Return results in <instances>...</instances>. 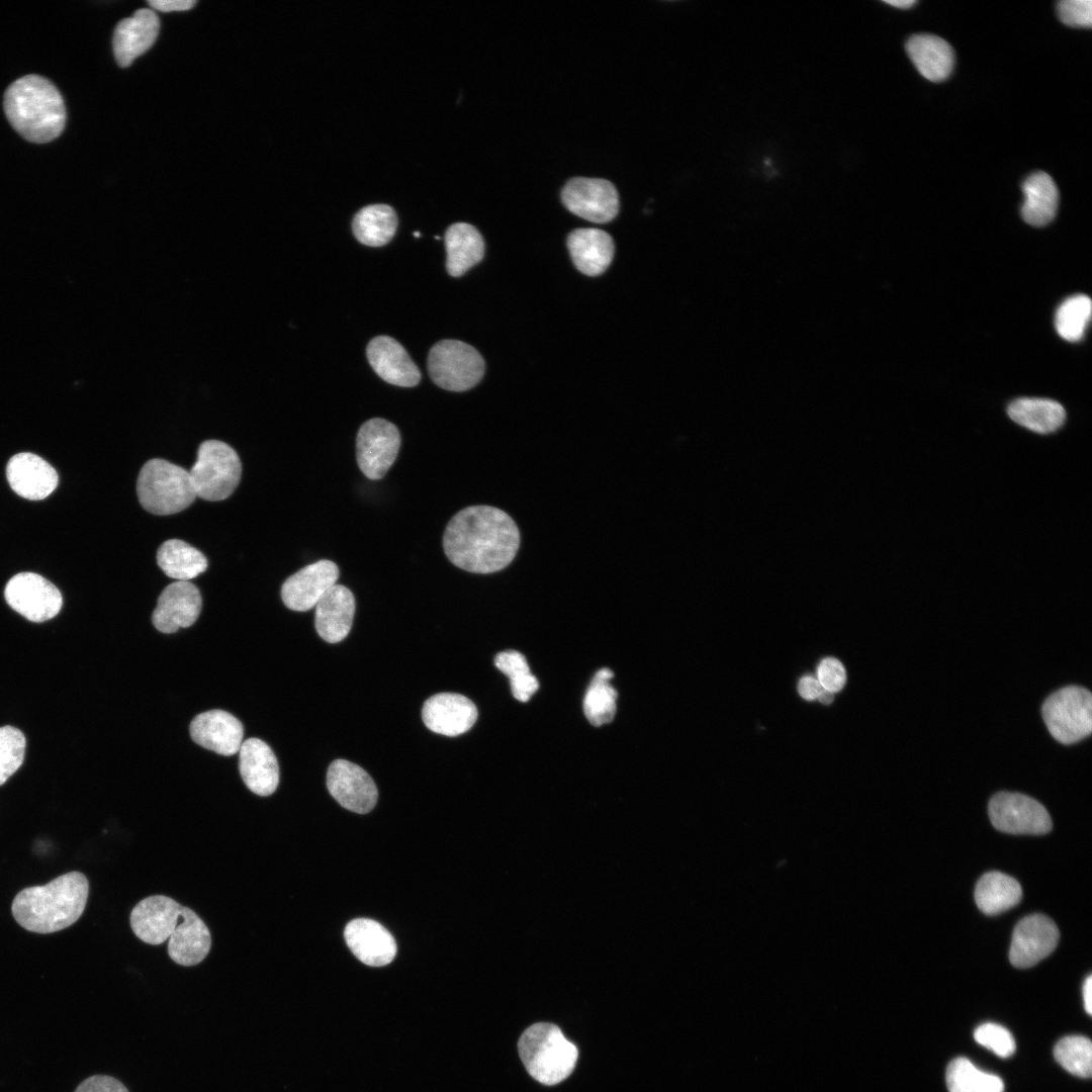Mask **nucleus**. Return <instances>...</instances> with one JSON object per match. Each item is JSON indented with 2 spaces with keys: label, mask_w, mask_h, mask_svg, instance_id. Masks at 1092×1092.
<instances>
[{
  "label": "nucleus",
  "mask_w": 1092,
  "mask_h": 1092,
  "mask_svg": "<svg viewBox=\"0 0 1092 1092\" xmlns=\"http://www.w3.org/2000/svg\"><path fill=\"white\" fill-rule=\"evenodd\" d=\"M414 235H415V237H420V233H418V232H416Z\"/></svg>",
  "instance_id": "obj_51"
},
{
  "label": "nucleus",
  "mask_w": 1092,
  "mask_h": 1092,
  "mask_svg": "<svg viewBox=\"0 0 1092 1092\" xmlns=\"http://www.w3.org/2000/svg\"><path fill=\"white\" fill-rule=\"evenodd\" d=\"M1022 191L1023 219L1033 226L1050 223L1055 218L1059 205V190L1053 178L1042 171L1032 173L1024 180Z\"/></svg>",
  "instance_id": "obj_30"
},
{
  "label": "nucleus",
  "mask_w": 1092,
  "mask_h": 1092,
  "mask_svg": "<svg viewBox=\"0 0 1092 1092\" xmlns=\"http://www.w3.org/2000/svg\"><path fill=\"white\" fill-rule=\"evenodd\" d=\"M823 689L817 678L809 675L802 677L798 684L799 694L806 700L817 699Z\"/></svg>",
  "instance_id": "obj_46"
},
{
  "label": "nucleus",
  "mask_w": 1092,
  "mask_h": 1092,
  "mask_svg": "<svg viewBox=\"0 0 1092 1092\" xmlns=\"http://www.w3.org/2000/svg\"><path fill=\"white\" fill-rule=\"evenodd\" d=\"M160 21L149 8L135 11L119 21L114 29L113 51L119 66L126 67L155 42Z\"/></svg>",
  "instance_id": "obj_25"
},
{
  "label": "nucleus",
  "mask_w": 1092,
  "mask_h": 1092,
  "mask_svg": "<svg viewBox=\"0 0 1092 1092\" xmlns=\"http://www.w3.org/2000/svg\"><path fill=\"white\" fill-rule=\"evenodd\" d=\"M885 3L892 5L896 8L908 9L916 4L915 0H891L885 1Z\"/></svg>",
  "instance_id": "obj_49"
},
{
  "label": "nucleus",
  "mask_w": 1092,
  "mask_h": 1092,
  "mask_svg": "<svg viewBox=\"0 0 1092 1092\" xmlns=\"http://www.w3.org/2000/svg\"><path fill=\"white\" fill-rule=\"evenodd\" d=\"M6 475L13 491L30 500L46 498L59 482L56 469L41 457L29 452L12 456L7 463Z\"/></svg>",
  "instance_id": "obj_19"
},
{
  "label": "nucleus",
  "mask_w": 1092,
  "mask_h": 1092,
  "mask_svg": "<svg viewBox=\"0 0 1092 1092\" xmlns=\"http://www.w3.org/2000/svg\"><path fill=\"white\" fill-rule=\"evenodd\" d=\"M89 894L80 872L64 874L44 886L21 890L12 902V915L28 931L53 933L74 924L82 915Z\"/></svg>",
  "instance_id": "obj_2"
},
{
  "label": "nucleus",
  "mask_w": 1092,
  "mask_h": 1092,
  "mask_svg": "<svg viewBox=\"0 0 1092 1092\" xmlns=\"http://www.w3.org/2000/svg\"><path fill=\"white\" fill-rule=\"evenodd\" d=\"M474 703L460 694L440 693L430 697L423 706L422 718L431 731L458 736L467 732L477 720Z\"/></svg>",
  "instance_id": "obj_18"
},
{
  "label": "nucleus",
  "mask_w": 1092,
  "mask_h": 1092,
  "mask_svg": "<svg viewBox=\"0 0 1092 1092\" xmlns=\"http://www.w3.org/2000/svg\"><path fill=\"white\" fill-rule=\"evenodd\" d=\"M149 4L158 10L164 12L170 11H183L191 8L195 1L193 0H151Z\"/></svg>",
  "instance_id": "obj_47"
},
{
  "label": "nucleus",
  "mask_w": 1092,
  "mask_h": 1092,
  "mask_svg": "<svg viewBox=\"0 0 1092 1092\" xmlns=\"http://www.w3.org/2000/svg\"><path fill=\"white\" fill-rule=\"evenodd\" d=\"M906 51L918 72L929 81H943L952 71L953 51L949 43L939 36L915 34L908 39Z\"/></svg>",
  "instance_id": "obj_28"
},
{
  "label": "nucleus",
  "mask_w": 1092,
  "mask_h": 1092,
  "mask_svg": "<svg viewBox=\"0 0 1092 1092\" xmlns=\"http://www.w3.org/2000/svg\"><path fill=\"white\" fill-rule=\"evenodd\" d=\"M1021 897L1019 883L1000 872L983 875L975 888L976 904L987 915H996L1014 907Z\"/></svg>",
  "instance_id": "obj_32"
},
{
  "label": "nucleus",
  "mask_w": 1092,
  "mask_h": 1092,
  "mask_svg": "<svg viewBox=\"0 0 1092 1092\" xmlns=\"http://www.w3.org/2000/svg\"><path fill=\"white\" fill-rule=\"evenodd\" d=\"M561 200L570 212L596 223L611 221L619 211L616 187L601 178H571L561 190Z\"/></svg>",
  "instance_id": "obj_12"
},
{
  "label": "nucleus",
  "mask_w": 1092,
  "mask_h": 1092,
  "mask_svg": "<svg viewBox=\"0 0 1092 1092\" xmlns=\"http://www.w3.org/2000/svg\"><path fill=\"white\" fill-rule=\"evenodd\" d=\"M157 563L167 576L179 581H189L198 576L208 564L203 553L179 539L162 543L157 551Z\"/></svg>",
  "instance_id": "obj_33"
},
{
  "label": "nucleus",
  "mask_w": 1092,
  "mask_h": 1092,
  "mask_svg": "<svg viewBox=\"0 0 1092 1092\" xmlns=\"http://www.w3.org/2000/svg\"><path fill=\"white\" fill-rule=\"evenodd\" d=\"M1061 21L1073 27H1091L1092 2L1090 0H1063L1058 4Z\"/></svg>",
  "instance_id": "obj_41"
},
{
  "label": "nucleus",
  "mask_w": 1092,
  "mask_h": 1092,
  "mask_svg": "<svg viewBox=\"0 0 1092 1092\" xmlns=\"http://www.w3.org/2000/svg\"><path fill=\"white\" fill-rule=\"evenodd\" d=\"M396 225L397 217L394 209L388 204L376 203L364 206L356 213L352 230L361 244L379 247L391 240Z\"/></svg>",
  "instance_id": "obj_34"
},
{
  "label": "nucleus",
  "mask_w": 1092,
  "mask_h": 1092,
  "mask_svg": "<svg viewBox=\"0 0 1092 1092\" xmlns=\"http://www.w3.org/2000/svg\"><path fill=\"white\" fill-rule=\"evenodd\" d=\"M136 493L141 506L158 516L179 513L197 497L189 471L161 458L150 459L143 465Z\"/></svg>",
  "instance_id": "obj_5"
},
{
  "label": "nucleus",
  "mask_w": 1092,
  "mask_h": 1092,
  "mask_svg": "<svg viewBox=\"0 0 1092 1092\" xmlns=\"http://www.w3.org/2000/svg\"><path fill=\"white\" fill-rule=\"evenodd\" d=\"M26 740L24 734L12 726L0 727V786L22 764Z\"/></svg>",
  "instance_id": "obj_39"
},
{
  "label": "nucleus",
  "mask_w": 1092,
  "mask_h": 1092,
  "mask_svg": "<svg viewBox=\"0 0 1092 1092\" xmlns=\"http://www.w3.org/2000/svg\"><path fill=\"white\" fill-rule=\"evenodd\" d=\"M344 937L354 956L371 967L389 964L396 954V943L389 931L380 923L358 918L350 921Z\"/></svg>",
  "instance_id": "obj_22"
},
{
  "label": "nucleus",
  "mask_w": 1092,
  "mask_h": 1092,
  "mask_svg": "<svg viewBox=\"0 0 1092 1092\" xmlns=\"http://www.w3.org/2000/svg\"><path fill=\"white\" fill-rule=\"evenodd\" d=\"M446 268L453 277L463 275L484 256V241L477 229L466 222L451 224L445 234Z\"/></svg>",
  "instance_id": "obj_29"
},
{
  "label": "nucleus",
  "mask_w": 1092,
  "mask_h": 1092,
  "mask_svg": "<svg viewBox=\"0 0 1092 1092\" xmlns=\"http://www.w3.org/2000/svg\"><path fill=\"white\" fill-rule=\"evenodd\" d=\"M400 447L396 426L384 419L366 421L356 437V458L362 473L369 479L382 478L394 463Z\"/></svg>",
  "instance_id": "obj_10"
},
{
  "label": "nucleus",
  "mask_w": 1092,
  "mask_h": 1092,
  "mask_svg": "<svg viewBox=\"0 0 1092 1092\" xmlns=\"http://www.w3.org/2000/svg\"><path fill=\"white\" fill-rule=\"evenodd\" d=\"M182 921L169 937L168 953L181 966L201 963L210 950L211 936L202 919L190 908L182 906Z\"/></svg>",
  "instance_id": "obj_26"
},
{
  "label": "nucleus",
  "mask_w": 1092,
  "mask_h": 1092,
  "mask_svg": "<svg viewBox=\"0 0 1092 1092\" xmlns=\"http://www.w3.org/2000/svg\"><path fill=\"white\" fill-rule=\"evenodd\" d=\"M1056 1061L1069 1073L1080 1078L1092 1074V1043L1083 1035H1069L1060 1039L1054 1049Z\"/></svg>",
  "instance_id": "obj_38"
},
{
  "label": "nucleus",
  "mask_w": 1092,
  "mask_h": 1092,
  "mask_svg": "<svg viewBox=\"0 0 1092 1092\" xmlns=\"http://www.w3.org/2000/svg\"><path fill=\"white\" fill-rule=\"evenodd\" d=\"M181 909L182 906L172 898L162 895L147 897L131 910V929L144 942L161 944L182 921Z\"/></svg>",
  "instance_id": "obj_17"
},
{
  "label": "nucleus",
  "mask_w": 1092,
  "mask_h": 1092,
  "mask_svg": "<svg viewBox=\"0 0 1092 1092\" xmlns=\"http://www.w3.org/2000/svg\"><path fill=\"white\" fill-rule=\"evenodd\" d=\"M614 673L609 668L598 670L585 693L583 711L594 726L607 724L615 716L617 692L610 685Z\"/></svg>",
  "instance_id": "obj_36"
},
{
  "label": "nucleus",
  "mask_w": 1092,
  "mask_h": 1092,
  "mask_svg": "<svg viewBox=\"0 0 1092 1092\" xmlns=\"http://www.w3.org/2000/svg\"><path fill=\"white\" fill-rule=\"evenodd\" d=\"M75 1092H128L126 1087L117 1079L95 1075L85 1079L76 1088Z\"/></svg>",
  "instance_id": "obj_44"
},
{
  "label": "nucleus",
  "mask_w": 1092,
  "mask_h": 1092,
  "mask_svg": "<svg viewBox=\"0 0 1092 1092\" xmlns=\"http://www.w3.org/2000/svg\"><path fill=\"white\" fill-rule=\"evenodd\" d=\"M1083 1001L1086 1012L1092 1014V976H1088L1083 984Z\"/></svg>",
  "instance_id": "obj_48"
},
{
  "label": "nucleus",
  "mask_w": 1092,
  "mask_h": 1092,
  "mask_svg": "<svg viewBox=\"0 0 1092 1092\" xmlns=\"http://www.w3.org/2000/svg\"><path fill=\"white\" fill-rule=\"evenodd\" d=\"M189 732L198 745L225 756L239 752L244 736L242 723L222 710L198 714L191 721Z\"/></svg>",
  "instance_id": "obj_20"
},
{
  "label": "nucleus",
  "mask_w": 1092,
  "mask_h": 1092,
  "mask_svg": "<svg viewBox=\"0 0 1092 1092\" xmlns=\"http://www.w3.org/2000/svg\"><path fill=\"white\" fill-rule=\"evenodd\" d=\"M202 598L196 585L189 581H175L161 593L152 622L162 633H174L193 625L200 615Z\"/></svg>",
  "instance_id": "obj_16"
},
{
  "label": "nucleus",
  "mask_w": 1092,
  "mask_h": 1092,
  "mask_svg": "<svg viewBox=\"0 0 1092 1092\" xmlns=\"http://www.w3.org/2000/svg\"><path fill=\"white\" fill-rule=\"evenodd\" d=\"M567 247L575 267L588 276L602 274L611 264L615 252L611 236L595 228L572 231L567 238Z\"/></svg>",
  "instance_id": "obj_27"
},
{
  "label": "nucleus",
  "mask_w": 1092,
  "mask_h": 1092,
  "mask_svg": "<svg viewBox=\"0 0 1092 1092\" xmlns=\"http://www.w3.org/2000/svg\"><path fill=\"white\" fill-rule=\"evenodd\" d=\"M518 525L505 511L486 505L467 507L454 515L444 532L443 548L457 567L479 574L500 571L520 548Z\"/></svg>",
  "instance_id": "obj_1"
},
{
  "label": "nucleus",
  "mask_w": 1092,
  "mask_h": 1092,
  "mask_svg": "<svg viewBox=\"0 0 1092 1092\" xmlns=\"http://www.w3.org/2000/svg\"><path fill=\"white\" fill-rule=\"evenodd\" d=\"M945 1080L949 1092H1004L1001 1078L979 1070L966 1058L948 1064Z\"/></svg>",
  "instance_id": "obj_35"
},
{
  "label": "nucleus",
  "mask_w": 1092,
  "mask_h": 1092,
  "mask_svg": "<svg viewBox=\"0 0 1092 1092\" xmlns=\"http://www.w3.org/2000/svg\"><path fill=\"white\" fill-rule=\"evenodd\" d=\"M327 788L342 807L359 814L370 812L378 798L376 785L367 771L345 759L330 764Z\"/></svg>",
  "instance_id": "obj_13"
},
{
  "label": "nucleus",
  "mask_w": 1092,
  "mask_h": 1092,
  "mask_svg": "<svg viewBox=\"0 0 1092 1092\" xmlns=\"http://www.w3.org/2000/svg\"><path fill=\"white\" fill-rule=\"evenodd\" d=\"M366 355L374 371L390 384L413 387L421 380L418 366L405 349L391 337L373 338L367 345Z\"/></svg>",
  "instance_id": "obj_21"
},
{
  "label": "nucleus",
  "mask_w": 1092,
  "mask_h": 1092,
  "mask_svg": "<svg viewBox=\"0 0 1092 1092\" xmlns=\"http://www.w3.org/2000/svg\"><path fill=\"white\" fill-rule=\"evenodd\" d=\"M1092 303L1084 294L1073 295L1062 302L1055 316L1058 334L1066 341L1082 339L1090 322Z\"/></svg>",
  "instance_id": "obj_37"
},
{
  "label": "nucleus",
  "mask_w": 1092,
  "mask_h": 1092,
  "mask_svg": "<svg viewBox=\"0 0 1092 1092\" xmlns=\"http://www.w3.org/2000/svg\"><path fill=\"white\" fill-rule=\"evenodd\" d=\"M1049 732L1059 742L1072 744L1092 731V696L1082 687L1069 686L1053 693L1042 704Z\"/></svg>",
  "instance_id": "obj_7"
},
{
  "label": "nucleus",
  "mask_w": 1092,
  "mask_h": 1092,
  "mask_svg": "<svg viewBox=\"0 0 1092 1092\" xmlns=\"http://www.w3.org/2000/svg\"><path fill=\"white\" fill-rule=\"evenodd\" d=\"M241 777L250 791L259 796L273 794L279 784V766L270 746L259 738L245 740L239 750Z\"/></svg>",
  "instance_id": "obj_24"
},
{
  "label": "nucleus",
  "mask_w": 1092,
  "mask_h": 1092,
  "mask_svg": "<svg viewBox=\"0 0 1092 1092\" xmlns=\"http://www.w3.org/2000/svg\"><path fill=\"white\" fill-rule=\"evenodd\" d=\"M1055 922L1045 915L1032 914L1015 926L1009 949V961L1020 969L1030 968L1050 956L1059 940Z\"/></svg>",
  "instance_id": "obj_14"
},
{
  "label": "nucleus",
  "mask_w": 1092,
  "mask_h": 1092,
  "mask_svg": "<svg viewBox=\"0 0 1092 1092\" xmlns=\"http://www.w3.org/2000/svg\"><path fill=\"white\" fill-rule=\"evenodd\" d=\"M494 664L510 678V681L531 673L525 656L516 650L499 652L494 658Z\"/></svg>",
  "instance_id": "obj_42"
},
{
  "label": "nucleus",
  "mask_w": 1092,
  "mask_h": 1092,
  "mask_svg": "<svg viewBox=\"0 0 1092 1092\" xmlns=\"http://www.w3.org/2000/svg\"><path fill=\"white\" fill-rule=\"evenodd\" d=\"M989 817L999 831L1011 834H1045L1052 829L1046 809L1019 793L1000 792L989 802Z\"/></svg>",
  "instance_id": "obj_9"
},
{
  "label": "nucleus",
  "mask_w": 1092,
  "mask_h": 1092,
  "mask_svg": "<svg viewBox=\"0 0 1092 1092\" xmlns=\"http://www.w3.org/2000/svg\"><path fill=\"white\" fill-rule=\"evenodd\" d=\"M975 1040L1000 1058H1009L1015 1051V1040L1008 1029L997 1023H984L974 1031Z\"/></svg>",
  "instance_id": "obj_40"
},
{
  "label": "nucleus",
  "mask_w": 1092,
  "mask_h": 1092,
  "mask_svg": "<svg viewBox=\"0 0 1092 1092\" xmlns=\"http://www.w3.org/2000/svg\"><path fill=\"white\" fill-rule=\"evenodd\" d=\"M4 597L14 611L35 623L54 618L63 606L60 590L33 572H20L11 577L5 586Z\"/></svg>",
  "instance_id": "obj_11"
},
{
  "label": "nucleus",
  "mask_w": 1092,
  "mask_h": 1092,
  "mask_svg": "<svg viewBox=\"0 0 1092 1092\" xmlns=\"http://www.w3.org/2000/svg\"><path fill=\"white\" fill-rule=\"evenodd\" d=\"M1007 414L1014 423L1038 434L1057 431L1066 420L1063 405L1049 398H1017L1008 405Z\"/></svg>",
  "instance_id": "obj_31"
},
{
  "label": "nucleus",
  "mask_w": 1092,
  "mask_h": 1092,
  "mask_svg": "<svg viewBox=\"0 0 1092 1092\" xmlns=\"http://www.w3.org/2000/svg\"><path fill=\"white\" fill-rule=\"evenodd\" d=\"M4 111L25 140L43 144L58 138L66 122L64 100L57 87L38 75L15 80L5 91Z\"/></svg>",
  "instance_id": "obj_3"
},
{
  "label": "nucleus",
  "mask_w": 1092,
  "mask_h": 1092,
  "mask_svg": "<svg viewBox=\"0 0 1092 1092\" xmlns=\"http://www.w3.org/2000/svg\"><path fill=\"white\" fill-rule=\"evenodd\" d=\"M188 471L196 496L217 502L228 498L239 485L242 463L226 443L206 440L199 445L196 461Z\"/></svg>",
  "instance_id": "obj_6"
},
{
  "label": "nucleus",
  "mask_w": 1092,
  "mask_h": 1092,
  "mask_svg": "<svg viewBox=\"0 0 1092 1092\" xmlns=\"http://www.w3.org/2000/svg\"><path fill=\"white\" fill-rule=\"evenodd\" d=\"M314 608V627L322 639L337 643L347 637L356 609L355 598L348 587L336 583Z\"/></svg>",
  "instance_id": "obj_23"
},
{
  "label": "nucleus",
  "mask_w": 1092,
  "mask_h": 1092,
  "mask_svg": "<svg viewBox=\"0 0 1092 1092\" xmlns=\"http://www.w3.org/2000/svg\"><path fill=\"white\" fill-rule=\"evenodd\" d=\"M538 688L539 682L532 673L511 681L513 696L520 702H528Z\"/></svg>",
  "instance_id": "obj_45"
},
{
  "label": "nucleus",
  "mask_w": 1092,
  "mask_h": 1092,
  "mask_svg": "<svg viewBox=\"0 0 1092 1092\" xmlns=\"http://www.w3.org/2000/svg\"><path fill=\"white\" fill-rule=\"evenodd\" d=\"M519 1054L528 1073L538 1082L555 1085L566 1079L577 1060L576 1046L552 1023L528 1027L518 1042Z\"/></svg>",
  "instance_id": "obj_4"
},
{
  "label": "nucleus",
  "mask_w": 1092,
  "mask_h": 1092,
  "mask_svg": "<svg viewBox=\"0 0 1092 1092\" xmlns=\"http://www.w3.org/2000/svg\"><path fill=\"white\" fill-rule=\"evenodd\" d=\"M818 700L821 703L828 705L833 701V693L826 689H823V691L818 696Z\"/></svg>",
  "instance_id": "obj_50"
},
{
  "label": "nucleus",
  "mask_w": 1092,
  "mask_h": 1092,
  "mask_svg": "<svg viewBox=\"0 0 1092 1092\" xmlns=\"http://www.w3.org/2000/svg\"><path fill=\"white\" fill-rule=\"evenodd\" d=\"M485 364L479 352L458 340H442L428 356V371L441 388L465 391L475 386L484 374Z\"/></svg>",
  "instance_id": "obj_8"
},
{
  "label": "nucleus",
  "mask_w": 1092,
  "mask_h": 1092,
  "mask_svg": "<svg viewBox=\"0 0 1092 1092\" xmlns=\"http://www.w3.org/2000/svg\"><path fill=\"white\" fill-rule=\"evenodd\" d=\"M337 564L322 559L299 569L290 575L281 586V599L284 605L297 612H305L315 607L323 596L336 584L339 578Z\"/></svg>",
  "instance_id": "obj_15"
},
{
  "label": "nucleus",
  "mask_w": 1092,
  "mask_h": 1092,
  "mask_svg": "<svg viewBox=\"0 0 1092 1092\" xmlns=\"http://www.w3.org/2000/svg\"><path fill=\"white\" fill-rule=\"evenodd\" d=\"M818 680L822 687L832 693L840 691L846 679L845 669L840 661L828 657L818 666Z\"/></svg>",
  "instance_id": "obj_43"
}]
</instances>
